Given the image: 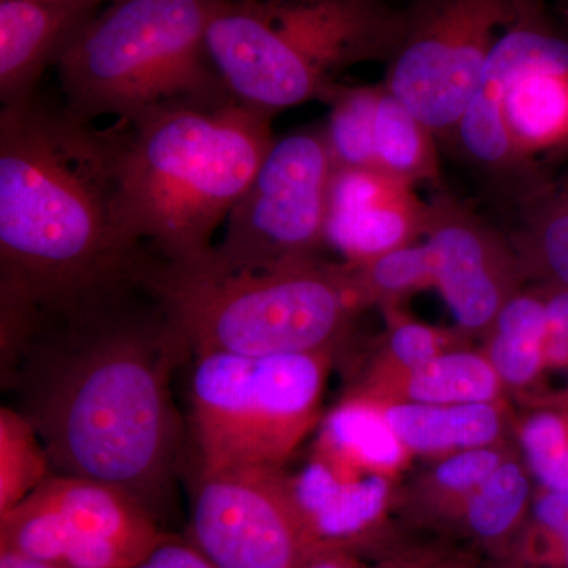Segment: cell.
I'll return each instance as SVG.
<instances>
[{
    "mask_svg": "<svg viewBox=\"0 0 568 568\" xmlns=\"http://www.w3.org/2000/svg\"><path fill=\"white\" fill-rule=\"evenodd\" d=\"M189 355L140 284L40 324L2 364V386L54 473L121 488L156 515L181 447L171 379Z\"/></svg>",
    "mask_w": 568,
    "mask_h": 568,
    "instance_id": "6da1fadb",
    "label": "cell"
},
{
    "mask_svg": "<svg viewBox=\"0 0 568 568\" xmlns=\"http://www.w3.org/2000/svg\"><path fill=\"white\" fill-rule=\"evenodd\" d=\"M125 122L97 126L37 91L0 110V353L40 324L140 286L155 260L119 212Z\"/></svg>",
    "mask_w": 568,
    "mask_h": 568,
    "instance_id": "7a4b0ae2",
    "label": "cell"
},
{
    "mask_svg": "<svg viewBox=\"0 0 568 568\" xmlns=\"http://www.w3.org/2000/svg\"><path fill=\"white\" fill-rule=\"evenodd\" d=\"M274 118L231 102L123 121L119 212L126 234L163 263L204 261L276 140Z\"/></svg>",
    "mask_w": 568,
    "mask_h": 568,
    "instance_id": "3957f363",
    "label": "cell"
},
{
    "mask_svg": "<svg viewBox=\"0 0 568 568\" xmlns=\"http://www.w3.org/2000/svg\"><path fill=\"white\" fill-rule=\"evenodd\" d=\"M481 204L514 216L568 163V29L548 0H519L476 93L440 148Z\"/></svg>",
    "mask_w": 568,
    "mask_h": 568,
    "instance_id": "277c9868",
    "label": "cell"
},
{
    "mask_svg": "<svg viewBox=\"0 0 568 568\" xmlns=\"http://www.w3.org/2000/svg\"><path fill=\"white\" fill-rule=\"evenodd\" d=\"M163 306L192 355L242 357L334 351L364 304L349 267L304 261L223 271L201 261L153 260L141 280Z\"/></svg>",
    "mask_w": 568,
    "mask_h": 568,
    "instance_id": "5b68a950",
    "label": "cell"
},
{
    "mask_svg": "<svg viewBox=\"0 0 568 568\" xmlns=\"http://www.w3.org/2000/svg\"><path fill=\"white\" fill-rule=\"evenodd\" d=\"M216 0H119L55 63L62 102L82 121H134L170 106L235 102L209 55Z\"/></svg>",
    "mask_w": 568,
    "mask_h": 568,
    "instance_id": "8992f818",
    "label": "cell"
},
{
    "mask_svg": "<svg viewBox=\"0 0 568 568\" xmlns=\"http://www.w3.org/2000/svg\"><path fill=\"white\" fill-rule=\"evenodd\" d=\"M334 170L324 125L276 138L205 263L261 271L320 260Z\"/></svg>",
    "mask_w": 568,
    "mask_h": 568,
    "instance_id": "52a82bcc",
    "label": "cell"
},
{
    "mask_svg": "<svg viewBox=\"0 0 568 568\" xmlns=\"http://www.w3.org/2000/svg\"><path fill=\"white\" fill-rule=\"evenodd\" d=\"M519 0H406L383 84L448 141Z\"/></svg>",
    "mask_w": 568,
    "mask_h": 568,
    "instance_id": "ba28073f",
    "label": "cell"
},
{
    "mask_svg": "<svg viewBox=\"0 0 568 568\" xmlns=\"http://www.w3.org/2000/svg\"><path fill=\"white\" fill-rule=\"evenodd\" d=\"M164 537L130 493L58 473L0 517V551L63 568H132Z\"/></svg>",
    "mask_w": 568,
    "mask_h": 568,
    "instance_id": "9c48e42d",
    "label": "cell"
},
{
    "mask_svg": "<svg viewBox=\"0 0 568 568\" xmlns=\"http://www.w3.org/2000/svg\"><path fill=\"white\" fill-rule=\"evenodd\" d=\"M190 540L219 568H297L313 552L283 466L197 470Z\"/></svg>",
    "mask_w": 568,
    "mask_h": 568,
    "instance_id": "30bf717a",
    "label": "cell"
},
{
    "mask_svg": "<svg viewBox=\"0 0 568 568\" xmlns=\"http://www.w3.org/2000/svg\"><path fill=\"white\" fill-rule=\"evenodd\" d=\"M424 237L433 284L459 327L469 332L491 327L525 282L507 231L446 189L428 200Z\"/></svg>",
    "mask_w": 568,
    "mask_h": 568,
    "instance_id": "8fae6325",
    "label": "cell"
},
{
    "mask_svg": "<svg viewBox=\"0 0 568 568\" xmlns=\"http://www.w3.org/2000/svg\"><path fill=\"white\" fill-rule=\"evenodd\" d=\"M332 351L252 358L234 396V467H278L320 417Z\"/></svg>",
    "mask_w": 568,
    "mask_h": 568,
    "instance_id": "7c38bea8",
    "label": "cell"
},
{
    "mask_svg": "<svg viewBox=\"0 0 568 568\" xmlns=\"http://www.w3.org/2000/svg\"><path fill=\"white\" fill-rule=\"evenodd\" d=\"M428 201L417 186L377 168H336L328 193L325 244L361 265L424 237Z\"/></svg>",
    "mask_w": 568,
    "mask_h": 568,
    "instance_id": "4fadbf2b",
    "label": "cell"
},
{
    "mask_svg": "<svg viewBox=\"0 0 568 568\" xmlns=\"http://www.w3.org/2000/svg\"><path fill=\"white\" fill-rule=\"evenodd\" d=\"M358 470L317 454L287 487L313 551L355 555L386 514L388 484L379 473Z\"/></svg>",
    "mask_w": 568,
    "mask_h": 568,
    "instance_id": "5bb4252c",
    "label": "cell"
},
{
    "mask_svg": "<svg viewBox=\"0 0 568 568\" xmlns=\"http://www.w3.org/2000/svg\"><path fill=\"white\" fill-rule=\"evenodd\" d=\"M97 0H0V103L39 91L71 40L103 9Z\"/></svg>",
    "mask_w": 568,
    "mask_h": 568,
    "instance_id": "9a60e30c",
    "label": "cell"
},
{
    "mask_svg": "<svg viewBox=\"0 0 568 568\" xmlns=\"http://www.w3.org/2000/svg\"><path fill=\"white\" fill-rule=\"evenodd\" d=\"M507 231L526 278L568 290V175L518 209Z\"/></svg>",
    "mask_w": 568,
    "mask_h": 568,
    "instance_id": "2e32d148",
    "label": "cell"
},
{
    "mask_svg": "<svg viewBox=\"0 0 568 568\" xmlns=\"http://www.w3.org/2000/svg\"><path fill=\"white\" fill-rule=\"evenodd\" d=\"M383 410L399 443L417 452L487 447L500 432V416L491 403L435 406L407 402Z\"/></svg>",
    "mask_w": 568,
    "mask_h": 568,
    "instance_id": "e0dca14e",
    "label": "cell"
},
{
    "mask_svg": "<svg viewBox=\"0 0 568 568\" xmlns=\"http://www.w3.org/2000/svg\"><path fill=\"white\" fill-rule=\"evenodd\" d=\"M375 153L377 170L416 186L446 190L444 155L435 133L384 84L377 103Z\"/></svg>",
    "mask_w": 568,
    "mask_h": 568,
    "instance_id": "ac0fdd59",
    "label": "cell"
},
{
    "mask_svg": "<svg viewBox=\"0 0 568 568\" xmlns=\"http://www.w3.org/2000/svg\"><path fill=\"white\" fill-rule=\"evenodd\" d=\"M403 448L384 410L362 395L328 414L317 454L351 469L379 473L402 462Z\"/></svg>",
    "mask_w": 568,
    "mask_h": 568,
    "instance_id": "d6986e66",
    "label": "cell"
},
{
    "mask_svg": "<svg viewBox=\"0 0 568 568\" xmlns=\"http://www.w3.org/2000/svg\"><path fill=\"white\" fill-rule=\"evenodd\" d=\"M488 361L508 386L532 383L545 368L547 313L540 287L518 291L491 324Z\"/></svg>",
    "mask_w": 568,
    "mask_h": 568,
    "instance_id": "ffe728a7",
    "label": "cell"
},
{
    "mask_svg": "<svg viewBox=\"0 0 568 568\" xmlns=\"http://www.w3.org/2000/svg\"><path fill=\"white\" fill-rule=\"evenodd\" d=\"M405 377L409 402L435 406L491 403L500 383L491 362L470 353H440Z\"/></svg>",
    "mask_w": 568,
    "mask_h": 568,
    "instance_id": "44dd1931",
    "label": "cell"
},
{
    "mask_svg": "<svg viewBox=\"0 0 568 568\" xmlns=\"http://www.w3.org/2000/svg\"><path fill=\"white\" fill-rule=\"evenodd\" d=\"M381 91V81L357 85L338 82L325 99L331 108L325 136L336 168H377L375 125Z\"/></svg>",
    "mask_w": 568,
    "mask_h": 568,
    "instance_id": "7402d4cb",
    "label": "cell"
},
{
    "mask_svg": "<svg viewBox=\"0 0 568 568\" xmlns=\"http://www.w3.org/2000/svg\"><path fill=\"white\" fill-rule=\"evenodd\" d=\"M54 473L31 420L17 407H0V517L13 510Z\"/></svg>",
    "mask_w": 568,
    "mask_h": 568,
    "instance_id": "603a6c76",
    "label": "cell"
},
{
    "mask_svg": "<svg viewBox=\"0 0 568 568\" xmlns=\"http://www.w3.org/2000/svg\"><path fill=\"white\" fill-rule=\"evenodd\" d=\"M529 480L515 463H500L463 504V519L474 537L503 544L521 526L529 499Z\"/></svg>",
    "mask_w": 568,
    "mask_h": 568,
    "instance_id": "cb8c5ba5",
    "label": "cell"
},
{
    "mask_svg": "<svg viewBox=\"0 0 568 568\" xmlns=\"http://www.w3.org/2000/svg\"><path fill=\"white\" fill-rule=\"evenodd\" d=\"M362 302L384 301L433 284L432 264L425 244L403 246L369 263L349 265Z\"/></svg>",
    "mask_w": 568,
    "mask_h": 568,
    "instance_id": "d4e9b609",
    "label": "cell"
},
{
    "mask_svg": "<svg viewBox=\"0 0 568 568\" xmlns=\"http://www.w3.org/2000/svg\"><path fill=\"white\" fill-rule=\"evenodd\" d=\"M530 470L547 491L568 495V416L538 413L521 429Z\"/></svg>",
    "mask_w": 568,
    "mask_h": 568,
    "instance_id": "484cf974",
    "label": "cell"
},
{
    "mask_svg": "<svg viewBox=\"0 0 568 568\" xmlns=\"http://www.w3.org/2000/svg\"><path fill=\"white\" fill-rule=\"evenodd\" d=\"M519 556L536 568H568V495L547 491L534 500L532 521Z\"/></svg>",
    "mask_w": 568,
    "mask_h": 568,
    "instance_id": "4316f807",
    "label": "cell"
},
{
    "mask_svg": "<svg viewBox=\"0 0 568 568\" xmlns=\"http://www.w3.org/2000/svg\"><path fill=\"white\" fill-rule=\"evenodd\" d=\"M499 454L488 447L466 448L436 467L435 480L440 488L469 495L500 466Z\"/></svg>",
    "mask_w": 568,
    "mask_h": 568,
    "instance_id": "83f0119b",
    "label": "cell"
},
{
    "mask_svg": "<svg viewBox=\"0 0 568 568\" xmlns=\"http://www.w3.org/2000/svg\"><path fill=\"white\" fill-rule=\"evenodd\" d=\"M443 336L435 328L416 321H399L392 328L388 349L399 368L409 373L443 353Z\"/></svg>",
    "mask_w": 568,
    "mask_h": 568,
    "instance_id": "f1b7e54d",
    "label": "cell"
},
{
    "mask_svg": "<svg viewBox=\"0 0 568 568\" xmlns=\"http://www.w3.org/2000/svg\"><path fill=\"white\" fill-rule=\"evenodd\" d=\"M132 568H219L192 540L166 537Z\"/></svg>",
    "mask_w": 568,
    "mask_h": 568,
    "instance_id": "f546056e",
    "label": "cell"
},
{
    "mask_svg": "<svg viewBox=\"0 0 568 568\" xmlns=\"http://www.w3.org/2000/svg\"><path fill=\"white\" fill-rule=\"evenodd\" d=\"M297 568H366L358 562L355 555L345 551H313Z\"/></svg>",
    "mask_w": 568,
    "mask_h": 568,
    "instance_id": "4dcf8cb0",
    "label": "cell"
},
{
    "mask_svg": "<svg viewBox=\"0 0 568 568\" xmlns=\"http://www.w3.org/2000/svg\"><path fill=\"white\" fill-rule=\"evenodd\" d=\"M0 568H63L47 560L28 558L17 552L0 551Z\"/></svg>",
    "mask_w": 568,
    "mask_h": 568,
    "instance_id": "1f68e13d",
    "label": "cell"
},
{
    "mask_svg": "<svg viewBox=\"0 0 568 568\" xmlns=\"http://www.w3.org/2000/svg\"><path fill=\"white\" fill-rule=\"evenodd\" d=\"M552 2H555L556 9H558V11L568 10V0H552Z\"/></svg>",
    "mask_w": 568,
    "mask_h": 568,
    "instance_id": "d6a6232c",
    "label": "cell"
},
{
    "mask_svg": "<svg viewBox=\"0 0 568 568\" xmlns=\"http://www.w3.org/2000/svg\"><path fill=\"white\" fill-rule=\"evenodd\" d=\"M559 17L562 18L564 24H566L568 29V10L559 11Z\"/></svg>",
    "mask_w": 568,
    "mask_h": 568,
    "instance_id": "836d02e7",
    "label": "cell"
},
{
    "mask_svg": "<svg viewBox=\"0 0 568 568\" xmlns=\"http://www.w3.org/2000/svg\"><path fill=\"white\" fill-rule=\"evenodd\" d=\"M257 2H293V0H257Z\"/></svg>",
    "mask_w": 568,
    "mask_h": 568,
    "instance_id": "e575fe53",
    "label": "cell"
},
{
    "mask_svg": "<svg viewBox=\"0 0 568 568\" xmlns=\"http://www.w3.org/2000/svg\"><path fill=\"white\" fill-rule=\"evenodd\" d=\"M97 2L102 3V6H108V3L119 2V0H97Z\"/></svg>",
    "mask_w": 568,
    "mask_h": 568,
    "instance_id": "d590c367",
    "label": "cell"
}]
</instances>
